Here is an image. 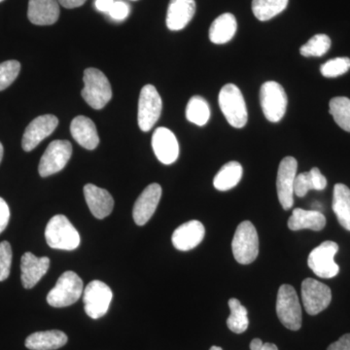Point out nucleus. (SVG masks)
<instances>
[{
  "label": "nucleus",
  "instance_id": "obj_44",
  "mask_svg": "<svg viewBox=\"0 0 350 350\" xmlns=\"http://www.w3.org/2000/svg\"><path fill=\"white\" fill-rule=\"evenodd\" d=\"M3 146H2L1 142H0V163H1L2 158H3Z\"/></svg>",
  "mask_w": 350,
  "mask_h": 350
},
{
  "label": "nucleus",
  "instance_id": "obj_33",
  "mask_svg": "<svg viewBox=\"0 0 350 350\" xmlns=\"http://www.w3.org/2000/svg\"><path fill=\"white\" fill-rule=\"evenodd\" d=\"M350 69L349 57H336V59H330L322 64L320 68L321 75L324 77L334 78L338 77L347 73Z\"/></svg>",
  "mask_w": 350,
  "mask_h": 350
},
{
  "label": "nucleus",
  "instance_id": "obj_16",
  "mask_svg": "<svg viewBox=\"0 0 350 350\" xmlns=\"http://www.w3.org/2000/svg\"><path fill=\"white\" fill-rule=\"evenodd\" d=\"M152 147L157 158L163 165H172L178 159V142L174 133L169 129L161 126L154 131Z\"/></svg>",
  "mask_w": 350,
  "mask_h": 350
},
{
  "label": "nucleus",
  "instance_id": "obj_8",
  "mask_svg": "<svg viewBox=\"0 0 350 350\" xmlns=\"http://www.w3.org/2000/svg\"><path fill=\"white\" fill-rule=\"evenodd\" d=\"M163 101L153 85H145L138 100V126L142 131H149L162 114Z\"/></svg>",
  "mask_w": 350,
  "mask_h": 350
},
{
  "label": "nucleus",
  "instance_id": "obj_19",
  "mask_svg": "<svg viewBox=\"0 0 350 350\" xmlns=\"http://www.w3.org/2000/svg\"><path fill=\"white\" fill-rule=\"evenodd\" d=\"M84 196L90 211L98 219H105L111 214L114 207V200L105 189L94 184L84 186Z\"/></svg>",
  "mask_w": 350,
  "mask_h": 350
},
{
  "label": "nucleus",
  "instance_id": "obj_13",
  "mask_svg": "<svg viewBox=\"0 0 350 350\" xmlns=\"http://www.w3.org/2000/svg\"><path fill=\"white\" fill-rule=\"evenodd\" d=\"M297 169L298 162L293 157H285L278 167L276 189L278 200L284 211H289L294 204V184Z\"/></svg>",
  "mask_w": 350,
  "mask_h": 350
},
{
  "label": "nucleus",
  "instance_id": "obj_34",
  "mask_svg": "<svg viewBox=\"0 0 350 350\" xmlns=\"http://www.w3.org/2000/svg\"><path fill=\"white\" fill-rule=\"evenodd\" d=\"M21 64L18 61H6L0 64V91H3L11 84L19 75Z\"/></svg>",
  "mask_w": 350,
  "mask_h": 350
},
{
  "label": "nucleus",
  "instance_id": "obj_11",
  "mask_svg": "<svg viewBox=\"0 0 350 350\" xmlns=\"http://www.w3.org/2000/svg\"><path fill=\"white\" fill-rule=\"evenodd\" d=\"M72 145L68 140H54L44 152L38 172L41 177H47L57 174L64 169L70 160Z\"/></svg>",
  "mask_w": 350,
  "mask_h": 350
},
{
  "label": "nucleus",
  "instance_id": "obj_25",
  "mask_svg": "<svg viewBox=\"0 0 350 350\" xmlns=\"http://www.w3.org/2000/svg\"><path fill=\"white\" fill-rule=\"evenodd\" d=\"M238 23L231 13H224L216 18L209 29V39L214 44L229 42L236 34Z\"/></svg>",
  "mask_w": 350,
  "mask_h": 350
},
{
  "label": "nucleus",
  "instance_id": "obj_21",
  "mask_svg": "<svg viewBox=\"0 0 350 350\" xmlns=\"http://www.w3.org/2000/svg\"><path fill=\"white\" fill-rule=\"evenodd\" d=\"M195 12V0H170L167 13V27L170 31H181L193 19Z\"/></svg>",
  "mask_w": 350,
  "mask_h": 350
},
{
  "label": "nucleus",
  "instance_id": "obj_24",
  "mask_svg": "<svg viewBox=\"0 0 350 350\" xmlns=\"http://www.w3.org/2000/svg\"><path fill=\"white\" fill-rule=\"evenodd\" d=\"M68 340V336L62 331L36 332L27 338L25 347L31 350H56L66 345Z\"/></svg>",
  "mask_w": 350,
  "mask_h": 350
},
{
  "label": "nucleus",
  "instance_id": "obj_2",
  "mask_svg": "<svg viewBox=\"0 0 350 350\" xmlns=\"http://www.w3.org/2000/svg\"><path fill=\"white\" fill-rule=\"evenodd\" d=\"M48 245L54 250H75L79 246V232L64 215H56L50 219L45 229Z\"/></svg>",
  "mask_w": 350,
  "mask_h": 350
},
{
  "label": "nucleus",
  "instance_id": "obj_46",
  "mask_svg": "<svg viewBox=\"0 0 350 350\" xmlns=\"http://www.w3.org/2000/svg\"><path fill=\"white\" fill-rule=\"evenodd\" d=\"M4 1V0H0V2Z\"/></svg>",
  "mask_w": 350,
  "mask_h": 350
},
{
  "label": "nucleus",
  "instance_id": "obj_41",
  "mask_svg": "<svg viewBox=\"0 0 350 350\" xmlns=\"http://www.w3.org/2000/svg\"><path fill=\"white\" fill-rule=\"evenodd\" d=\"M251 350H278V347L269 342H262L260 338H254L250 344Z\"/></svg>",
  "mask_w": 350,
  "mask_h": 350
},
{
  "label": "nucleus",
  "instance_id": "obj_7",
  "mask_svg": "<svg viewBox=\"0 0 350 350\" xmlns=\"http://www.w3.org/2000/svg\"><path fill=\"white\" fill-rule=\"evenodd\" d=\"M260 103L265 117L271 123H278L284 117L288 98L282 85L268 81L260 90Z\"/></svg>",
  "mask_w": 350,
  "mask_h": 350
},
{
  "label": "nucleus",
  "instance_id": "obj_17",
  "mask_svg": "<svg viewBox=\"0 0 350 350\" xmlns=\"http://www.w3.org/2000/svg\"><path fill=\"white\" fill-rule=\"evenodd\" d=\"M49 268V258H39L31 252L25 253L21 260V278L25 289H31L36 286L41 278L47 273Z\"/></svg>",
  "mask_w": 350,
  "mask_h": 350
},
{
  "label": "nucleus",
  "instance_id": "obj_38",
  "mask_svg": "<svg viewBox=\"0 0 350 350\" xmlns=\"http://www.w3.org/2000/svg\"><path fill=\"white\" fill-rule=\"evenodd\" d=\"M310 174L312 175L314 190H324L327 186V179L326 177L321 174L319 169H317V167H313V169L310 170Z\"/></svg>",
  "mask_w": 350,
  "mask_h": 350
},
{
  "label": "nucleus",
  "instance_id": "obj_31",
  "mask_svg": "<svg viewBox=\"0 0 350 350\" xmlns=\"http://www.w3.org/2000/svg\"><path fill=\"white\" fill-rule=\"evenodd\" d=\"M330 113L342 130L350 133V100L345 96L332 98L330 101Z\"/></svg>",
  "mask_w": 350,
  "mask_h": 350
},
{
  "label": "nucleus",
  "instance_id": "obj_40",
  "mask_svg": "<svg viewBox=\"0 0 350 350\" xmlns=\"http://www.w3.org/2000/svg\"><path fill=\"white\" fill-rule=\"evenodd\" d=\"M327 350H350V334L342 336L337 342L329 345Z\"/></svg>",
  "mask_w": 350,
  "mask_h": 350
},
{
  "label": "nucleus",
  "instance_id": "obj_1",
  "mask_svg": "<svg viewBox=\"0 0 350 350\" xmlns=\"http://www.w3.org/2000/svg\"><path fill=\"white\" fill-rule=\"evenodd\" d=\"M83 81V98L94 109H103L112 98L111 85L107 76L98 69L90 68L84 71Z\"/></svg>",
  "mask_w": 350,
  "mask_h": 350
},
{
  "label": "nucleus",
  "instance_id": "obj_26",
  "mask_svg": "<svg viewBox=\"0 0 350 350\" xmlns=\"http://www.w3.org/2000/svg\"><path fill=\"white\" fill-rule=\"evenodd\" d=\"M333 211L340 226L350 232V189L345 184L334 187Z\"/></svg>",
  "mask_w": 350,
  "mask_h": 350
},
{
  "label": "nucleus",
  "instance_id": "obj_12",
  "mask_svg": "<svg viewBox=\"0 0 350 350\" xmlns=\"http://www.w3.org/2000/svg\"><path fill=\"white\" fill-rule=\"evenodd\" d=\"M301 300L308 314H319L331 304V289L319 280L306 278L301 282Z\"/></svg>",
  "mask_w": 350,
  "mask_h": 350
},
{
  "label": "nucleus",
  "instance_id": "obj_14",
  "mask_svg": "<svg viewBox=\"0 0 350 350\" xmlns=\"http://www.w3.org/2000/svg\"><path fill=\"white\" fill-rule=\"evenodd\" d=\"M59 125V120L54 115L39 116L31 121L23 135L22 146L25 151L33 150L38 145L49 137Z\"/></svg>",
  "mask_w": 350,
  "mask_h": 350
},
{
  "label": "nucleus",
  "instance_id": "obj_35",
  "mask_svg": "<svg viewBox=\"0 0 350 350\" xmlns=\"http://www.w3.org/2000/svg\"><path fill=\"white\" fill-rule=\"evenodd\" d=\"M12 247L8 241L0 243V282H4L10 275L12 264Z\"/></svg>",
  "mask_w": 350,
  "mask_h": 350
},
{
  "label": "nucleus",
  "instance_id": "obj_20",
  "mask_svg": "<svg viewBox=\"0 0 350 350\" xmlns=\"http://www.w3.org/2000/svg\"><path fill=\"white\" fill-rule=\"evenodd\" d=\"M59 3L57 0H29L27 18L36 25H51L59 20Z\"/></svg>",
  "mask_w": 350,
  "mask_h": 350
},
{
  "label": "nucleus",
  "instance_id": "obj_28",
  "mask_svg": "<svg viewBox=\"0 0 350 350\" xmlns=\"http://www.w3.org/2000/svg\"><path fill=\"white\" fill-rule=\"evenodd\" d=\"M289 0H253L252 12L261 22L275 18L286 9Z\"/></svg>",
  "mask_w": 350,
  "mask_h": 350
},
{
  "label": "nucleus",
  "instance_id": "obj_22",
  "mask_svg": "<svg viewBox=\"0 0 350 350\" xmlns=\"http://www.w3.org/2000/svg\"><path fill=\"white\" fill-rule=\"evenodd\" d=\"M71 135L78 144L88 150H94L100 144L96 126L91 119L86 116H77L70 125Z\"/></svg>",
  "mask_w": 350,
  "mask_h": 350
},
{
  "label": "nucleus",
  "instance_id": "obj_29",
  "mask_svg": "<svg viewBox=\"0 0 350 350\" xmlns=\"http://www.w3.org/2000/svg\"><path fill=\"white\" fill-rule=\"evenodd\" d=\"M186 118L195 125H206L211 118V107L202 96H195L190 98L186 107Z\"/></svg>",
  "mask_w": 350,
  "mask_h": 350
},
{
  "label": "nucleus",
  "instance_id": "obj_45",
  "mask_svg": "<svg viewBox=\"0 0 350 350\" xmlns=\"http://www.w3.org/2000/svg\"><path fill=\"white\" fill-rule=\"evenodd\" d=\"M209 350H223L220 347H213Z\"/></svg>",
  "mask_w": 350,
  "mask_h": 350
},
{
  "label": "nucleus",
  "instance_id": "obj_30",
  "mask_svg": "<svg viewBox=\"0 0 350 350\" xmlns=\"http://www.w3.org/2000/svg\"><path fill=\"white\" fill-rule=\"evenodd\" d=\"M229 308L231 314L227 319L228 328L236 334L244 333L250 325L247 310L241 305L238 299L234 298L229 301Z\"/></svg>",
  "mask_w": 350,
  "mask_h": 350
},
{
  "label": "nucleus",
  "instance_id": "obj_47",
  "mask_svg": "<svg viewBox=\"0 0 350 350\" xmlns=\"http://www.w3.org/2000/svg\"><path fill=\"white\" fill-rule=\"evenodd\" d=\"M133 1H137V0H133Z\"/></svg>",
  "mask_w": 350,
  "mask_h": 350
},
{
  "label": "nucleus",
  "instance_id": "obj_4",
  "mask_svg": "<svg viewBox=\"0 0 350 350\" xmlns=\"http://www.w3.org/2000/svg\"><path fill=\"white\" fill-rule=\"evenodd\" d=\"M84 291L80 276L75 271H68L59 276L54 288L47 296L48 304L54 308H66L79 300Z\"/></svg>",
  "mask_w": 350,
  "mask_h": 350
},
{
  "label": "nucleus",
  "instance_id": "obj_10",
  "mask_svg": "<svg viewBox=\"0 0 350 350\" xmlns=\"http://www.w3.org/2000/svg\"><path fill=\"white\" fill-rule=\"evenodd\" d=\"M338 245L334 241H327L310 253L308 264L313 273L321 278H333L338 275L340 268L335 262Z\"/></svg>",
  "mask_w": 350,
  "mask_h": 350
},
{
  "label": "nucleus",
  "instance_id": "obj_3",
  "mask_svg": "<svg viewBox=\"0 0 350 350\" xmlns=\"http://www.w3.org/2000/svg\"><path fill=\"white\" fill-rule=\"evenodd\" d=\"M221 111L228 123L237 129L243 128L247 123L248 112L243 94L238 86L227 84L221 89L218 96Z\"/></svg>",
  "mask_w": 350,
  "mask_h": 350
},
{
  "label": "nucleus",
  "instance_id": "obj_18",
  "mask_svg": "<svg viewBox=\"0 0 350 350\" xmlns=\"http://www.w3.org/2000/svg\"><path fill=\"white\" fill-rule=\"evenodd\" d=\"M206 234L202 223L198 220L189 221L179 226L172 234V244L176 250L189 251L197 247Z\"/></svg>",
  "mask_w": 350,
  "mask_h": 350
},
{
  "label": "nucleus",
  "instance_id": "obj_15",
  "mask_svg": "<svg viewBox=\"0 0 350 350\" xmlns=\"http://www.w3.org/2000/svg\"><path fill=\"white\" fill-rule=\"evenodd\" d=\"M161 197L162 187L159 184H150L144 189L133 206V216L135 224L144 226L150 220L158 207Z\"/></svg>",
  "mask_w": 350,
  "mask_h": 350
},
{
  "label": "nucleus",
  "instance_id": "obj_42",
  "mask_svg": "<svg viewBox=\"0 0 350 350\" xmlns=\"http://www.w3.org/2000/svg\"><path fill=\"white\" fill-rule=\"evenodd\" d=\"M113 3H114V0H96V9L103 13L109 12Z\"/></svg>",
  "mask_w": 350,
  "mask_h": 350
},
{
  "label": "nucleus",
  "instance_id": "obj_23",
  "mask_svg": "<svg viewBox=\"0 0 350 350\" xmlns=\"http://www.w3.org/2000/svg\"><path fill=\"white\" fill-rule=\"evenodd\" d=\"M326 226V218L323 213L317 211H305V209H294L293 213L288 220V228L291 231L300 230H312L319 232Z\"/></svg>",
  "mask_w": 350,
  "mask_h": 350
},
{
  "label": "nucleus",
  "instance_id": "obj_39",
  "mask_svg": "<svg viewBox=\"0 0 350 350\" xmlns=\"http://www.w3.org/2000/svg\"><path fill=\"white\" fill-rule=\"evenodd\" d=\"M10 219V209L5 200L0 198V234L6 229Z\"/></svg>",
  "mask_w": 350,
  "mask_h": 350
},
{
  "label": "nucleus",
  "instance_id": "obj_36",
  "mask_svg": "<svg viewBox=\"0 0 350 350\" xmlns=\"http://www.w3.org/2000/svg\"><path fill=\"white\" fill-rule=\"evenodd\" d=\"M314 190L312 175L310 172H301L297 175L294 184V194L303 198L308 194V191Z\"/></svg>",
  "mask_w": 350,
  "mask_h": 350
},
{
  "label": "nucleus",
  "instance_id": "obj_37",
  "mask_svg": "<svg viewBox=\"0 0 350 350\" xmlns=\"http://www.w3.org/2000/svg\"><path fill=\"white\" fill-rule=\"evenodd\" d=\"M112 19L116 21H123L128 17L130 14V7L123 1H114L111 9L107 13Z\"/></svg>",
  "mask_w": 350,
  "mask_h": 350
},
{
  "label": "nucleus",
  "instance_id": "obj_27",
  "mask_svg": "<svg viewBox=\"0 0 350 350\" xmlns=\"http://www.w3.org/2000/svg\"><path fill=\"white\" fill-rule=\"evenodd\" d=\"M243 170L241 163L234 161L227 163L221 167L218 174L214 177V187L222 192L231 190L238 185L243 177Z\"/></svg>",
  "mask_w": 350,
  "mask_h": 350
},
{
  "label": "nucleus",
  "instance_id": "obj_32",
  "mask_svg": "<svg viewBox=\"0 0 350 350\" xmlns=\"http://www.w3.org/2000/svg\"><path fill=\"white\" fill-rule=\"evenodd\" d=\"M331 47V39L326 34H317L301 46L300 53L301 56L321 57L328 52Z\"/></svg>",
  "mask_w": 350,
  "mask_h": 350
},
{
  "label": "nucleus",
  "instance_id": "obj_43",
  "mask_svg": "<svg viewBox=\"0 0 350 350\" xmlns=\"http://www.w3.org/2000/svg\"><path fill=\"white\" fill-rule=\"evenodd\" d=\"M57 1H59V5L64 8L73 9L82 6L87 0H57Z\"/></svg>",
  "mask_w": 350,
  "mask_h": 350
},
{
  "label": "nucleus",
  "instance_id": "obj_6",
  "mask_svg": "<svg viewBox=\"0 0 350 350\" xmlns=\"http://www.w3.org/2000/svg\"><path fill=\"white\" fill-rule=\"evenodd\" d=\"M276 313L283 326L291 331L300 330L301 308L296 290L291 285L283 284L278 289Z\"/></svg>",
  "mask_w": 350,
  "mask_h": 350
},
{
  "label": "nucleus",
  "instance_id": "obj_9",
  "mask_svg": "<svg viewBox=\"0 0 350 350\" xmlns=\"http://www.w3.org/2000/svg\"><path fill=\"white\" fill-rule=\"evenodd\" d=\"M113 298L112 290L100 280L90 282L83 291L84 308L88 317L98 319L105 317L109 310Z\"/></svg>",
  "mask_w": 350,
  "mask_h": 350
},
{
  "label": "nucleus",
  "instance_id": "obj_5",
  "mask_svg": "<svg viewBox=\"0 0 350 350\" xmlns=\"http://www.w3.org/2000/svg\"><path fill=\"white\" fill-rule=\"evenodd\" d=\"M234 259L241 265L251 264L259 254V238L254 225L250 221H243L237 228L232 241Z\"/></svg>",
  "mask_w": 350,
  "mask_h": 350
}]
</instances>
